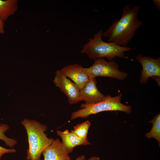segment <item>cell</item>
I'll return each instance as SVG.
<instances>
[{"mask_svg":"<svg viewBox=\"0 0 160 160\" xmlns=\"http://www.w3.org/2000/svg\"><path fill=\"white\" fill-rule=\"evenodd\" d=\"M140 9L139 5L131 8L129 4L122 9L121 16L119 20H114L103 35L108 38V42L126 47L135 35L143 22L138 18Z\"/></svg>","mask_w":160,"mask_h":160,"instance_id":"obj_1","label":"cell"},{"mask_svg":"<svg viewBox=\"0 0 160 160\" xmlns=\"http://www.w3.org/2000/svg\"><path fill=\"white\" fill-rule=\"evenodd\" d=\"M26 129L29 144L27 151V160H40L43 151L50 145L54 139L49 138L45 133L48 127L34 120L25 119L21 122Z\"/></svg>","mask_w":160,"mask_h":160,"instance_id":"obj_2","label":"cell"},{"mask_svg":"<svg viewBox=\"0 0 160 160\" xmlns=\"http://www.w3.org/2000/svg\"><path fill=\"white\" fill-rule=\"evenodd\" d=\"M103 33V31L100 30L94 34L93 38H89L88 42L84 45L81 51V53L86 54L94 60L106 58L109 61L116 57H125V52L132 49L119 46L114 42L103 41L102 39Z\"/></svg>","mask_w":160,"mask_h":160,"instance_id":"obj_3","label":"cell"},{"mask_svg":"<svg viewBox=\"0 0 160 160\" xmlns=\"http://www.w3.org/2000/svg\"><path fill=\"white\" fill-rule=\"evenodd\" d=\"M122 96V94L114 97L108 95L103 100L97 103L91 105L82 104L81 109L72 113L71 120L78 118H85L90 115L104 111H120L130 114L132 111L131 106L125 105L121 102Z\"/></svg>","mask_w":160,"mask_h":160,"instance_id":"obj_4","label":"cell"},{"mask_svg":"<svg viewBox=\"0 0 160 160\" xmlns=\"http://www.w3.org/2000/svg\"><path fill=\"white\" fill-rule=\"evenodd\" d=\"M94 60V62L91 66L83 69L84 72L89 78L104 76L122 80L128 76L127 73L120 70L119 65L114 60L108 62L104 58Z\"/></svg>","mask_w":160,"mask_h":160,"instance_id":"obj_5","label":"cell"},{"mask_svg":"<svg viewBox=\"0 0 160 160\" xmlns=\"http://www.w3.org/2000/svg\"><path fill=\"white\" fill-rule=\"evenodd\" d=\"M53 81L56 86L59 87L67 96L70 104H75L81 101L80 89L79 87L64 75L60 70L57 71Z\"/></svg>","mask_w":160,"mask_h":160,"instance_id":"obj_6","label":"cell"},{"mask_svg":"<svg viewBox=\"0 0 160 160\" xmlns=\"http://www.w3.org/2000/svg\"><path fill=\"white\" fill-rule=\"evenodd\" d=\"M136 59L142 66L140 82L145 84L149 81V77H160V58L155 59L150 56L139 55Z\"/></svg>","mask_w":160,"mask_h":160,"instance_id":"obj_7","label":"cell"},{"mask_svg":"<svg viewBox=\"0 0 160 160\" xmlns=\"http://www.w3.org/2000/svg\"><path fill=\"white\" fill-rule=\"evenodd\" d=\"M95 78H89V80L80 89L81 101H84L87 105L94 104L103 100L106 97L98 90Z\"/></svg>","mask_w":160,"mask_h":160,"instance_id":"obj_8","label":"cell"},{"mask_svg":"<svg viewBox=\"0 0 160 160\" xmlns=\"http://www.w3.org/2000/svg\"><path fill=\"white\" fill-rule=\"evenodd\" d=\"M84 68L81 65L76 63L65 66L60 71L65 77L70 78L81 89L89 79L83 71Z\"/></svg>","mask_w":160,"mask_h":160,"instance_id":"obj_9","label":"cell"},{"mask_svg":"<svg viewBox=\"0 0 160 160\" xmlns=\"http://www.w3.org/2000/svg\"><path fill=\"white\" fill-rule=\"evenodd\" d=\"M44 160H71L67 151L58 138L54 139L52 143L43 151Z\"/></svg>","mask_w":160,"mask_h":160,"instance_id":"obj_10","label":"cell"},{"mask_svg":"<svg viewBox=\"0 0 160 160\" xmlns=\"http://www.w3.org/2000/svg\"><path fill=\"white\" fill-rule=\"evenodd\" d=\"M57 133L62 139V144L69 153L78 145H87L91 144L88 140L81 139L68 129L64 131L57 130Z\"/></svg>","mask_w":160,"mask_h":160,"instance_id":"obj_11","label":"cell"},{"mask_svg":"<svg viewBox=\"0 0 160 160\" xmlns=\"http://www.w3.org/2000/svg\"><path fill=\"white\" fill-rule=\"evenodd\" d=\"M17 7L16 0H0V20L4 22L13 14Z\"/></svg>","mask_w":160,"mask_h":160,"instance_id":"obj_12","label":"cell"},{"mask_svg":"<svg viewBox=\"0 0 160 160\" xmlns=\"http://www.w3.org/2000/svg\"><path fill=\"white\" fill-rule=\"evenodd\" d=\"M152 123L153 127L150 131L146 133L145 136L148 138H153L156 140L159 146L160 145V114L155 116L149 122Z\"/></svg>","mask_w":160,"mask_h":160,"instance_id":"obj_13","label":"cell"},{"mask_svg":"<svg viewBox=\"0 0 160 160\" xmlns=\"http://www.w3.org/2000/svg\"><path fill=\"white\" fill-rule=\"evenodd\" d=\"M91 123L87 120L81 124H78L73 127L71 132L79 138L84 140H88L87 134L90 126Z\"/></svg>","mask_w":160,"mask_h":160,"instance_id":"obj_14","label":"cell"},{"mask_svg":"<svg viewBox=\"0 0 160 160\" xmlns=\"http://www.w3.org/2000/svg\"><path fill=\"white\" fill-rule=\"evenodd\" d=\"M9 126L7 124L1 123L0 124V140L4 141L6 145L10 148H13L17 143L15 139L7 137L5 133L9 129Z\"/></svg>","mask_w":160,"mask_h":160,"instance_id":"obj_15","label":"cell"},{"mask_svg":"<svg viewBox=\"0 0 160 160\" xmlns=\"http://www.w3.org/2000/svg\"><path fill=\"white\" fill-rule=\"evenodd\" d=\"M14 148L7 149L0 146V160L2 156L5 154L16 152Z\"/></svg>","mask_w":160,"mask_h":160,"instance_id":"obj_16","label":"cell"},{"mask_svg":"<svg viewBox=\"0 0 160 160\" xmlns=\"http://www.w3.org/2000/svg\"><path fill=\"white\" fill-rule=\"evenodd\" d=\"M152 1L158 10H160V0H152Z\"/></svg>","mask_w":160,"mask_h":160,"instance_id":"obj_17","label":"cell"},{"mask_svg":"<svg viewBox=\"0 0 160 160\" xmlns=\"http://www.w3.org/2000/svg\"><path fill=\"white\" fill-rule=\"evenodd\" d=\"M4 22L0 20V33L3 34L4 32Z\"/></svg>","mask_w":160,"mask_h":160,"instance_id":"obj_18","label":"cell"},{"mask_svg":"<svg viewBox=\"0 0 160 160\" xmlns=\"http://www.w3.org/2000/svg\"><path fill=\"white\" fill-rule=\"evenodd\" d=\"M85 156L84 155H81L78 157L75 160H85Z\"/></svg>","mask_w":160,"mask_h":160,"instance_id":"obj_19","label":"cell"},{"mask_svg":"<svg viewBox=\"0 0 160 160\" xmlns=\"http://www.w3.org/2000/svg\"><path fill=\"white\" fill-rule=\"evenodd\" d=\"M88 160H101L98 157L92 156Z\"/></svg>","mask_w":160,"mask_h":160,"instance_id":"obj_20","label":"cell"}]
</instances>
